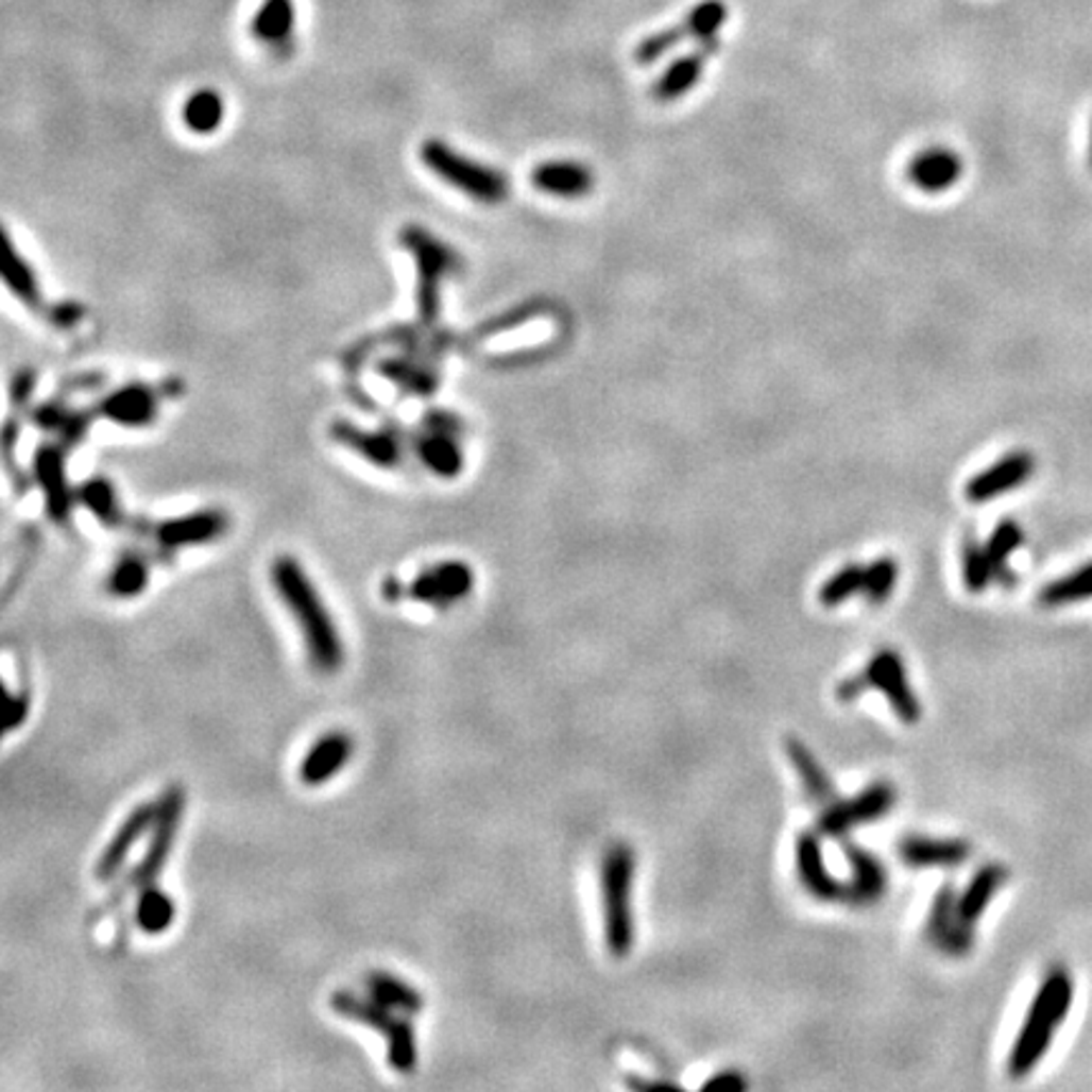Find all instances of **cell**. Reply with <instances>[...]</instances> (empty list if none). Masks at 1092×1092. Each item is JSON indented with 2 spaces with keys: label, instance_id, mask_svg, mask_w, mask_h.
Instances as JSON below:
<instances>
[{
  "label": "cell",
  "instance_id": "8fae6325",
  "mask_svg": "<svg viewBox=\"0 0 1092 1092\" xmlns=\"http://www.w3.org/2000/svg\"><path fill=\"white\" fill-rule=\"evenodd\" d=\"M925 936L938 951L949 956H967L974 949V928L961 923L958 918V895L954 885H941L928 910Z\"/></svg>",
  "mask_w": 1092,
  "mask_h": 1092
},
{
  "label": "cell",
  "instance_id": "4dcf8cb0",
  "mask_svg": "<svg viewBox=\"0 0 1092 1092\" xmlns=\"http://www.w3.org/2000/svg\"><path fill=\"white\" fill-rule=\"evenodd\" d=\"M364 984H368L372 999H377L379 1004H385V1007L395 1011L417 1014V1011H423L425 1007V999L421 991L405 982V978L388 974V971H372V974L364 978Z\"/></svg>",
  "mask_w": 1092,
  "mask_h": 1092
},
{
  "label": "cell",
  "instance_id": "4fadbf2b",
  "mask_svg": "<svg viewBox=\"0 0 1092 1092\" xmlns=\"http://www.w3.org/2000/svg\"><path fill=\"white\" fill-rule=\"evenodd\" d=\"M473 569L465 562H441L425 569L408 584V597L423 604L448 608L468 597L473 590Z\"/></svg>",
  "mask_w": 1092,
  "mask_h": 1092
},
{
  "label": "cell",
  "instance_id": "74e56055",
  "mask_svg": "<svg viewBox=\"0 0 1092 1092\" xmlns=\"http://www.w3.org/2000/svg\"><path fill=\"white\" fill-rule=\"evenodd\" d=\"M1022 544H1024V531H1022V526L1014 522V518H1004V522H999L996 529L991 531V536L987 539V544L984 546H987V554L991 559V567H994L996 579H1004V582H1007L1009 579L1007 562Z\"/></svg>",
  "mask_w": 1092,
  "mask_h": 1092
},
{
  "label": "cell",
  "instance_id": "ffe728a7",
  "mask_svg": "<svg viewBox=\"0 0 1092 1092\" xmlns=\"http://www.w3.org/2000/svg\"><path fill=\"white\" fill-rule=\"evenodd\" d=\"M844 860L850 863L852 877L848 883V893H844V903L852 905H872L877 903L888 890V872H885V865L881 857L872 855L870 850H865L863 844L857 842H844Z\"/></svg>",
  "mask_w": 1092,
  "mask_h": 1092
},
{
  "label": "cell",
  "instance_id": "6da1fadb",
  "mask_svg": "<svg viewBox=\"0 0 1092 1092\" xmlns=\"http://www.w3.org/2000/svg\"><path fill=\"white\" fill-rule=\"evenodd\" d=\"M271 582L302 630L311 663L322 672H337L344 663V643L306 569L294 557H276L271 564Z\"/></svg>",
  "mask_w": 1092,
  "mask_h": 1092
},
{
  "label": "cell",
  "instance_id": "1f68e13d",
  "mask_svg": "<svg viewBox=\"0 0 1092 1092\" xmlns=\"http://www.w3.org/2000/svg\"><path fill=\"white\" fill-rule=\"evenodd\" d=\"M294 33V3L291 0H266L253 18V36L266 46H286Z\"/></svg>",
  "mask_w": 1092,
  "mask_h": 1092
},
{
  "label": "cell",
  "instance_id": "8992f818",
  "mask_svg": "<svg viewBox=\"0 0 1092 1092\" xmlns=\"http://www.w3.org/2000/svg\"><path fill=\"white\" fill-rule=\"evenodd\" d=\"M399 241H403V249H408L415 258L417 319H421V326H432L441 314L443 278H448L461 261L448 243H443L441 238H436L421 225L403 228Z\"/></svg>",
  "mask_w": 1092,
  "mask_h": 1092
},
{
  "label": "cell",
  "instance_id": "52a82bcc",
  "mask_svg": "<svg viewBox=\"0 0 1092 1092\" xmlns=\"http://www.w3.org/2000/svg\"><path fill=\"white\" fill-rule=\"evenodd\" d=\"M726 18H729V5H726L723 0H701L694 11L685 13L683 21L678 25H670V29L645 36L635 49V62L641 66L655 64L658 58H663L665 53L676 49L678 44L709 41V38H716V33L721 31Z\"/></svg>",
  "mask_w": 1092,
  "mask_h": 1092
},
{
  "label": "cell",
  "instance_id": "ac0fdd59",
  "mask_svg": "<svg viewBox=\"0 0 1092 1092\" xmlns=\"http://www.w3.org/2000/svg\"><path fill=\"white\" fill-rule=\"evenodd\" d=\"M352 754H355V741L349 734H344V731L324 734L311 744V749L298 764V779L306 787H322L347 767Z\"/></svg>",
  "mask_w": 1092,
  "mask_h": 1092
},
{
  "label": "cell",
  "instance_id": "60d3db41",
  "mask_svg": "<svg viewBox=\"0 0 1092 1092\" xmlns=\"http://www.w3.org/2000/svg\"><path fill=\"white\" fill-rule=\"evenodd\" d=\"M863 587L865 567H860V564H844V567L837 569L830 579H824L817 597L824 608H840L850 597L863 595Z\"/></svg>",
  "mask_w": 1092,
  "mask_h": 1092
},
{
  "label": "cell",
  "instance_id": "30bf717a",
  "mask_svg": "<svg viewBox=\"0 0 1092 1092\" xmlns=\"http://www.w3.org/2000/svg\"><path fill=\"white\" fill-rule=\"evenodd\" d=\"M865 676H868L870 688L881 690V694L888 698L893 714L901 718L903 723H918L921 721V701H918L914 685L908 681V672H905L903 658L898 655L895 650H881L870 658V663L865 665Z\"/></svg>",
  "mask_w": 1092,
  "mask_h": 1092
},
{
  "label": "cell",
  "instance_id": "7c38bea8",
  "mask_svg": "<svg viewBox=\"0 0 1092 1092\" xmlns=\"http://www.w3.org/2000/svg\"><path fill=\"white\" fill-rule=\"evenodd\" d=\"M1035 468L1037 458L1031 456V453H1007V456L999 458L996 463H991L989 468H984L971 478L967 483V498L971 504L994 501V498L1009 494V491H1017L1024 481H1029V478L1035 476Z\"/></svg>",
  "mask_w": 1092,
  "mask_h": 1092
},
{
  "label": "cell",
  "instance_id": "603a6c76",
  "mask_svg": "<svg viewBox=\"0 0 1092 1092\" xmlns=\"http://www.w3.org/2000/svg\"><path fill=\"white\" fill-rule=\"evenodd\" d=\"M531 183L539 192L554 198H584L595 190V172L577 159H551L531 172Z\"/></svg>",
  "mask_w": 1092,
  "mask_h": 1092
},
{
  "label": "cell",
  "instance_id": "8d00e7d4",
  "mask_svg": "<svg viewBox=\"0 0 1092 1092\" xmlns=\"http://www.w3.org/2000/svg\"><path fill=\"white\" fill-rule=\"evenodd\" d=\"M225 104L223 97L212 89H200L188 97L183 106V122L195 135H210L223 124Z\"/></svg>",
  "mask_w": 1092,
  "mask_h": 1092
},
{
  "label": "cell",
  "instance_id": "836d02e7",
  "mask_svg": "<svg viewBox=\"0 0 1092 1092\" xmlns=\"http://www.w3.org/2000/svg\"><path fill=\"white\" fill-rule=\"evenodd\" d=\"M379 372H382L388 379H392L397 388L415 392V395H430V392H436V388H438V372L432 370L428 362L423 364L421 359H412V357L388 359V362H382Z\"/></svg>",
  "mask_w": 1092,
  "mask_h": 1092
},
{
  "label": "cell",
  "instance_id": "ab89813d",
  "mask_svg": "<svg viewBox=\"0 0 1092 1092\" xmlns=\"http://www.w3.org/2000/svg\"><path fill=\"white\" fill-rule=\"evenodd\" d=\"M150 582V567L148 562H144L142 557L137 554H126L119 559V562L115 564V569H112L109 575V590L112 595L119 597V599H132L137 595H142L144 587H148Z\"/></svg>",
  "mask_w": 1092,
  "mask_h": 1092
},
{
  "label": "cell",
  "instance_id": "e0dca14e",
  "mask_svg": "<svg viewBox=\"0 0 1092 1092\" xmlns=\"http://www.w3.org/2000/svg\"><path fill=\"white\" fill-rule=\"evenodd\" d=\"M225 529H228L225 511L203 509L157 524L155 536L165 549H188V546L216 542L218 536L225 534Z\"/></svg>",
  "mask_w": 1092,
  "mask_h": 1092
},
{
  "label": "cell",
  "instance_id": "d4e9b609",
  "mask_svg": "<svg viewBox=\"0 0 1092 1092\" xmlns=\"http://www.w3.org/2000/svg\"><path fill=\"white\" fill-rule=\"evenodd\" d=\"M898 855L910 868H956L971 857V844L956 837H905L898 844Z\"/></svg>",
  "mask_w": 1092,
  "mask_h": 1092
},
{
  "label": "cell",
  "instance_id": "f6af8a7d",
  "mask_svg": "<svg viewBox=\"0 0 1092 1092\" xmlns=\"http://www.w3.org/2000/svg\"><path fill=\"white\" fill-rule=\"evenodd\" d=\"M865 690H870V681H868V676H865V670H863L860 676L844 678V681L837 685V698H840V701H844V703L857 701V698H860Z\"/></svg>",
  "mask_w": 1092,
  "mask_h": 1092
},
{
  "label": "cell",
  "instance_id": "e575fe53",
  "mask_svg": "<svg viewBox=\"0 0 1092 1092\" xmlns=\"http://www.w3.org/2000/svg\"><path fill=\"white\" fill-rule=\"evenodd\" d=\"M79 501L84 504V509L89 511L97 522H102L109 529H119V524H124L122 506H119L117 491L106 478H89V481L82 483L79 489Z\"/></svg>",
  "mask_w": 1092,
  "mask_h": 1092
},
{
  "label": "cell",
  "instance_id": "f1b7e54d",
  "mask_svg": "<svg viewBox=\"0 0 1092 1092\" xmlns=\"http://www.w3.org/2000/svg\"><path fill=\"white\" fill-rule=\"evenodd\" d=\"M3 278L5 286L21 298V304L29 306V309L38 311V314H51V309L44 302L41 286L36 281V273L29 266V261L16 251V245L8 236L3 238Z\"/></svg>",
  "mask_w": 1092,
  "mask_h": 1092
},
{
  "label": "cell",
  "instance_id": "d6986e66",
  "mask_svg": "<svg viewBox=\"0 0 1092 1092\" xmlns=\"http://www.w3.org/2000/svg\"><path fill=\"white\" fill-rule=\"evenodd\" d=\"M165 388H144V385H130V388L115 390L99 403L97 412L104 421H112L122 428H148L159 412V397Z\"/></svg>",
  "mask_w": 1092,
  "mask_h": 1092
},
{
  "label": "cell",
  "instance_id": "d6a6232c",
  "mask_svg": "<svg viewBox=\"0 0 1092 1092\" xmlns=\"http://www.w3.org/2000/svg\"><path fill=\"white\" fill-rule=\"evenodd\" d=\"M137 910L135 921L139 931L148 936H159L170 928L172 921H175V901L165 893L163 888H157V883L148 885V888L137 890Z\"/></svg>",
  "mask_w": 1092,
  "mask_h": 1092
},
{
  "label": "cell",
  "instance_id": "cb8c5ba5",
  "mask_svg": "<svg viewBox=\"0 0 1092 1092\" xmlns=\"http://www.w3.org/2000/svg\"><path fill=\"white\" fill-rule=\"evenodd\" d=\"M329 436L335 438L339 445L357 453L359 458L377 465V468H395L403 458V450H399V443L390 432H372L357 428L355 423L349 421H335L329 428Z\"/></svg>",
  "mask_w": 1092,
  "mask_h": 1092
},
{
  "label": "cell",
  "instance_id": "3957f363",
  "mask_svg": "<svg viewBox=\"0 0 1092 1092\" xmlns=\"http://www.w3.org/2000/svg\"><path fill=\"white\" fill-rule=\"evenodd\" d=\"M632 885H635V850L625 842L610 844L599 865V895H602L604 943L615 958L630 956L635 945Z\"/></svg>",
  "mask_w": 1092,
  "mask_h": 1092
},
{
  "label": "cell",
  "instance_id": "44dd1931",
  "mask_svg": "<svg viewBox=\"0 0 1092 1092\" xmlns=\"http://www.w3.org/2000/svg\"><path fill=\"white\" fill-rule=\"evenodd\" d=\"M905 175L914 188L936 195V192L951 190L961 180L963 159L954 150L928 148L910 157Z\"/></svg>",
  "mask_w": 1092,
  "mask_h": 1092
},
{
  "label": "cell",
  "instance_id": "ee69618b",
  "mask_svg": "<svg viewBox=\"0 0 1092 1092\" xmlns=\"http://www.w3.org/2000/svg\"><path fill=\"white\" fill-rule=\"evenodd\" d=\"M746 1088H749V1082H746V1077H744V1075H738V1072H734V1070H723V1072H718V1075L709 1077V1080H705V1082L701 1085V1090H711V1092H718V1090H726V1092H741V1090H746Z\"/></svg>",
  "mask_w": 1092,
  "mask_h": 1092
},
{
  "label": "cell",
  "instance_id": "5bb4252c",
  "mask_svg": "<svg viewBox=\"0 0 1092 1092\" xmlns=\"http://www.w3.org/2000/svg\"><path fill=\"white\" fill-rule=\"evenodd\" d=\"M64 453L66 448L62 443H46L33 458V473H36V481L44 491L46 511L53 522L62 526L69 524L71 511H74V494H71V483L66 478Z\"/></svg>",
  "mask_w": 1092,
  "mask_h": 1092
},
{
  "label": "cell",
  "instance_id": "4316f807",
  "mask_svg": "<svg viewBox=\"0 0 1092 1092\" xmlns=\"http://www.w3.org/2000/svg\"><path fill=\"white\" fill-rule=\"evenodd\" d=\"M784 749H787V756L795 767L799 782H802L804 791L812 802H817L819 807H830V804L837 802V787L835 782L827 777V771L822 769V764L817 762V756L804 746L799 738H787L784 741Z\"/></svg>",
  "mask_w": 1092,
  "mask_h": 1092
},
{
  "label": "cell",
  "instance_id": "2e32d148",
  "mask_svg": "<svg viewBox=\"0 0 1092 1092\" xmlns=\"http://www.w3.org/2000/svg\"><path fill=\"white\" fill-rule=\"evenodd\" d=\"M155 815H157V802L137 804V807L126 815L124 822L119 824L115 835H112V840L106 842L102 855H99L97 870H95L97 881H102V883L112 881V877L122 870V865L126 863V857H130L132 848H135V844L142 840L144 835H150L152 824H155Z\"/></svg>",
  "mask_w": 1092,
  "mask_h": 1092
},
{
  "label": "cell",
  "instance_id": "484cf974",
  "mask_svg": "<svg viewBox=\"0 0 1092 1092\" xmlns=\"http://www.w3.org/2000/svg\"><path fill=\"white\" fill-rule=\"evenodd\" d=\"M1009 881V870L1004 868L1002 863H989L982 865L974 872L967 888L958 895V918H961L963 925L969 928H976V923L982 921V916L987 914L989 903L994 901L1002 885Z\"/></svg>",
  "mask_w": 1092,
  "mask_h": 1092
},
{
  "label": "cell",
  "instance_id": "5b68a950",
  "mask_svg": "<svg viewBox=\"0 0 1092 1092\" xmlns=\"http://www.w3.org/2000/svg\"><path fill=\"white\" fill-rule=\"evenodd\" d=\"M421 159L425 168L436 177H441L445 185L461 190L463 195L483 205H498L511 192L509 177L504 172L489 168V165H478L476 159L461 155L441 139L423 142Z\"/></svg>",
  "mask_w": 1092,
  "mask_h": 1092
},
{
  "label": "cell",
  "instance_id": "ba28073f",
  "mask_svg": "<svg viewBox=\"0 0 1092 1092\" xmlns=\"http://www.w3.org/2000/svg\"><path fill=\"white\" fill-rule=\"evenodd\" d=\"M185 812V789L170 787L163 797L157 799V815L155 824L150 830V842L148 850H144L142 860L137 863L135 872H132V885L137 890L148 888V885L157 883V877L163 875L165 865L170 860V852L175 848V837L180 819H183Z\"/></svg>",
  "mask_w": 1092,
  "mask_h": 1092
},
{
  "label": "cell",
  "instance_id": "7dc6e473",
  "mask_svg": "<svg viewBox=\"0 0 1092 1092\" xmlns=\"http://www.w3.org/2000/svg\"><path fill=\"white\" fill-rule=\"evenodd\" d=\"M1090 168H1092V142H1090Z\"/></svg>",
  "mask_w": 1092,
  "mask_h": 1092
},
{
  "label": "cell",
  "instance_id": "83f0119b",
  "mask_svg": "<svg viewBox=\"0 0 1092 1092\" xmlns=\"http://www.w3.org/2000/svg\"><path fill=\"white\" fill-rule=\"evenodd\" d=\"M428 432L417 438L415 450L425 468L441 478H456L463 471V450L456 443V436L448 430L425 428Z\"/></svg>",
  "mask_w": 1092,
  "mask_h": 1092
},
{
  "label": "cell",
  "instance_id": "7a4b0ae2",
  "mask_svg": "<svg viewBox=\"0 0 1092 1092\" xmlns=\"http://www.w3.org/2000/svg\"><path fill=\"white\" fill-rule=\"evenodd\" d=\"M1072 1002H1075V982L1070 971L1055 967L1042 978L1040 989L1031 999L1027 1014H1024L1022 1027L1014 1044H1011L1007 1072L1011 1080H1024L1031 1072L1040 1068V1062L1047 1057V1052L1055 1042L1057 1031L1068 1019Z\"/></svg>",
  "mask_w": 1092,
  "mask_h": 1092
},
{
  "label": "cell",
  "instance_id": "bcb514c9",
  "mask_svg": "<svg viewBox=\"0 0 1092 1092\" xmlns=\"http://www.w3.org/2000/svg\"><path fill=\"white\" fill-rule=\"evenodd\" d=\"M628 1085L635 1090H678V1085L668 1080H641V1077H630Z\"/></svg>",
  "mask_w": 1092,
  "mask_h": 1092
},
{
  "label": "cell",
  "instance_id": "9c48e42d",
  "mask_svg": "<svg viewBox=\"0 0 1092 1092\" xmlns=\"http://www.w3.org/2000/svg\"><path fill=\"white\" fill-rule=\"evenodd\" d=\"M895 787L890 782H875L865 787L852 799H837L835 804L824 807L817 819V832L822 837H844L860 824L875 822L888 815L895 804Z\"/></svg>",
  "mask_w": 1092,
  "mask_h": 1092
},
{
  "label": "cell",
  "instance_id": "d590c367",
  "mask_svg": "<svg viewBox=\"0 0 1092 1092\" xmlns=\"http://www.w3.org/2000/svg\"><path fill=\"white\" fill-rule=\"evenodd\" d=\"M1037 599H1040V604H1044V608H1064V604L1092 599V562L1082 564L1080 569L1070 571V575L1055 579V582L1044 584Z\"/></svg>",
  "mask_w": 1092,
  "mask_h": 1092
},
{
  "label": "cell",
  "instance_id": "7402d4cb",
  "mask_svg": "<svg viewBox=\"0 0 1092 1092\" xmlns=\"http://www.w3.org/2000/svg\"><path fill=\"white\" fill-rule=\"evenodd\" d=\"M718 49V38H709V41H701V49L685 53V56L676 58L668 69L658 76V82L652 84V97L661 104L676 102L683 95L696 89V84L701 82L705 64H709L711 53Z\"/></svg>",
  "mask_w": 1092,
  "mask_h": 1092
},
{
  "label": "cell",
  "instance_id": "7bdbcfd3",
  "mask_svg": "<svg viewBox=\"0 0 1092 1092\" xmlns=\"http://www.w3.org/2000/svg\"><path fill=\"white\" fill-rule=\"evenodd\" d=\"M29 714H31L29 694H13L11 688H5V718H3L5 734H13L16 729H21V726L29 721Z\"/></svg>",
  "mask_w": 1092,
  "mask_h": 1092
},
{
  "label": "cell",
  "instance_id": "f35d334b",
  "mask_svg": "<svg viewBox=\"0 0 1092 1092\" xmlns=\"http://www.w3.org/2000/svg\"><path fill=\"white\" fill-rule=\"evenodd\" d=\"M961 577L963 587L971 595H982L984 590L994 582V567H991V559L987 554V546L978 544L974 536H967L961 549Z\"/></svg>",
  "mask_w": 1092,
  "mask_h": 1092
},
{
  "label": "cell",
  "instance_id": "f546056e",
  "mask_svg": "<svg viewBox=\"0 0 1092 1092\" xmlns=\"http://www.w3.org/2000/svg\"><path fill=\"white\" fill-rule=\"evenodd\" d=\"M33 423L46 432H53L64 448H71V445L84 441L86 430H89L91 425V415L82 410H71L58 403H46L33 412Z\"/></svg>",
  "mask_w": 1092,
  "mask_h": 1092
},
{
  "label": "cell",
  "instance_id": "b9f144b4",
  "mask_svg": "<svg viewBox=\"0 0 1092 1092\" xmlns=\"http://www.w3.org/2000/svg\"><path fill=\"white\" fill-rule=\"evenodd\" d=\"M898 582V562L893 557H881L865 567L863 597L872 604L888 602Z\"/></svg>",
  "mask_w": 1092,
  "mask_h": 1092
},
{
  "label": "cell",
  "instance_id": "9a60e30c",
  "mask_svg": "<svg viewBox=\"0 0 1092 1092\" xmlns=\"http://www.w3.org/2000/svg\"><path fill=\"white\" fill-rule=\"evenodd\" d=\"M795 860L799 883L812 898L822 903H840L848 893V885L835 877L824 865V850L819 842V832H802L795 844Z\"/></svg>",
  "mask_w": 1092,
  "mask_h": 1092
},
{
  "label": "cell",
  "instance_id": "277c9868",
  "mask_svg": "<svg viewBox=\"0 0 1092 1092\" xmlns=\"http://www.w3.org/2000/svg\"><path fill=\"white\" fill-rule=\"evenodd\" d=\"M331 1011L362 1027L375 1029L388 1042V1062L399 1075H410L417 1068V1040L408 1017H397L395 1009L385 1007L377 999H364L352 991H335L329 999Z\"/></svg>",
  "mask_w": 1092,
  "mask_h": 1092
}]
</instances>
